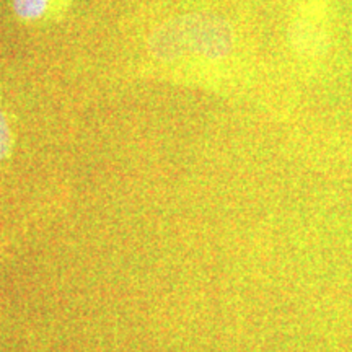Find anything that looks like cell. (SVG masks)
<instances>
[{
	"instance_id": "1",
	"label": "cell",
	"mask_w": 352,
	"mask_h": 352,
	"mask_svg": "<svg viewBox=\"0 0 352 352\" xmlns=\"http://www.w3.org/2000/svg\"><path fill=\"white\" fill-rule=\"evenodd\" d=\"M235 50L233 28L220 16L196 13L166 21L153 33L151 54L170 67L217 64Z\"/></svg>"
},
{
	"instance_id": "2",
	"label": "cell",
	"mask_w": 352,
	"mask_h": 352,
	"mask_svg": "<svg viewBox=\"0 0 352 352\" xmlns=\"http://www.w3.org/2000/svg\"><path fill=\"white\" fill-rule=\"evenodd\" d=\"M290 39L294 47L305 57H316L323 54L327 50L328 33L324 15H318L316 12L305 10L298 12L290 30Z\"/></svg>"
},
{
	"instance_id": "3",
	"label": "cell",
	"mask_w": 352,
	"mask_h": 352,
	"mask_svg": "<svg viewBox=\"0 0 352 352\" xmlns=\"http://www.w3.org/2000/svg\"><path fill=\"white\" fill-rule=\"evenodd\" d=\"M67 0H13V12L21 21H41L63 10Z\"/></svg>"
},
{
	"instance_id": "4",
	"label": "cell",
	"mask_w": 352,
	"mask_h": 352,
	"mask_svg": "<svg viewBox=\"0 0 352 352\" xmlns=\"http://www.w3.org/2000/svg\"><path fill=\"white\" fill-rule=\"evenodd\" d=\"M12 147V134H10V126H8L6 114L0 109V162L10 153Z\"/></svg>"
}]
</instances>
